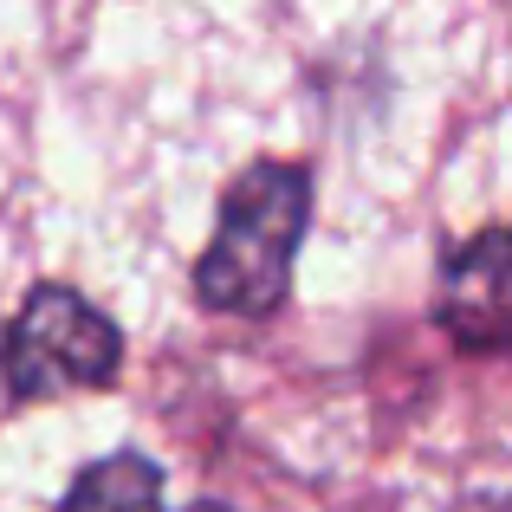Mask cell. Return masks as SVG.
Wrapping results in <instances>:
<instances>
[{
  "instance_id": "obj_2",
  "label": "cell",
  "mask_w": 512,
  "mask_h": 512,
  "mask_svg": "<svg viewBox=\"0 0 512 512\" xmlns=\"http://www.w3.org/2000/svg\"><path fill=\"white\" fill-rule=\"evenodd\" d=\"M7 389L20 402L72 396V389L117 383L124 363V331L72 286H33L20 318L7 325Z\"/></svg>"
},
{
  "instance_id": "obj_1",
  "label": "cell",
  "mask_w": 512,
  "mask_h": 512,
  "mask_svg": "<svg viewBox=\"0 0 512 512\" xmlns=\"http://www.w3.org/2000/svg\"><path fill=\"white\" fill-rule=\"evenodd\" d=\"M312 227V169L253 163L234 175L208 253L195 260V299L227 318H273L292 292V260Z\"/></svg>"
},
{
  "instance_id": "obj_5",
  "label": "cell",
  "mask_w": 512,
  "mask_h": 512,
  "mask_svg": "<svg viewBox=\"0 0 512 512\" xmlns=\"http://www.w3.org/2000/svg\"><path fill=\"white\" fill-rule=\"evenodd\" d=\"M188 512H227V506H188Z\"/></svg>"
},
{
  "instance_id": "obj_4",
  "label": "cell",
  "mask_w": 512,
  "mask_h": 512,
  "mask_svg": "<svg viewBox=\"0 0 512 512\" xmlns=\"http://www.w3.org/2000/svg\"><path fill=\"white\" fill-rule=\"evenodd\" d=\"M59 512H163V467L143 461V454H111V461H91L72 480Z\"/></svg>"
},
{
  "instance_id": "obj_3",
  "label": "cell",
  "mask_w": 512,
  "mask_h": 512,
  "mask_svg": "<svg viewBox=\"0 0 512 512\" xmlns=\"http://www.w3.org/2000/svg\"><path fill=\"white\" fill-rule=\"evenodd\" d=\"M512 253L506 227H480L467 247L441 260V331L461 350H500L506 344V312H512Z\"/></svg>"
}]
</instances>
